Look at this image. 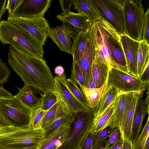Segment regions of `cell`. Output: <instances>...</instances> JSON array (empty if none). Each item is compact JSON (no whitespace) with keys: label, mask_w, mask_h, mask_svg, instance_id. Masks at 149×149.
<instances>
[{"label":"cell","mask_w":149,"mask_h":149,"mask_svg":"<svg viewBox=\"0 0 149 149\" xmlns=\"http://www.w3.org/2000/svg\"><path fill=\"white\" fill-rule=\"evenodd\" d=\"M8 62L24 85L40 90L52 92L54 77L46 61L31 55L19 49L9 46Z\"/></svg>","instance_id":"6da1fadb"},{"label":"cell","mask_w":149,"mask_h":149,"mask_svg":"<svg viewBox=\"0 0 149 149\" xmlns=\"http://www.w3.org/2000/svg\"><path fill=\"white\" fill-rule=\"evenodd\" d=\"M114 27L104 17L91 22L88 29L93 41L95 58L98 65L105 70L109 71L115 68L128 73L127 68L116 62L111 55L108 40Z\"/></svg>","instance_id":"7a4b0ae2"},{"label":"cell","mask_w":149,"mask_h":149,"mask_svg":"<svg viewBox=\"0 0 149 149\" xmlns=\"http://www.w3.org/2000/svg\"><path fill=\"white\" fill-rule=\"evenodd\" d=\"M0 41L29 54L43 58V45L34 37L22 28L7 20L0 21Z\"/></svg>","instance_id":"3957f363"},{"label":"cell","mask_w":149,"mask_h":149,"mask_svg":"<svg viewBox=\"0 0 149 149\" xmlns=\"http://www.w3.org/2000/svg\"><path fill=\"white\" fill-rule=\"evenodd\" d=\"M45 131L31 127L21 128L10 126L0 127V147L21 148L40 145L45 137Z\"/></svg>","instance_id":"277c9868"},{"label":"cell","mask_w":149,"mask_h":149,"mask_svg":"<svg viewBox=\"0 0 149 149\" xmlns=\"http://www.w3.org/2000/svg\"><path fill=\"white\" fill-rule=\"evenodd\" d=\"M32 111L15 96L0 99V113L10 126L21 128L31 127Z\"/></svg>","instance_id":"5b68a950"},{"label":"cell","mask_w":149,"mask_h":149,"mask_svg":"<svg viewBox=\"0 0 149 149\" xmlns=\"http://www.w3.org/2000/svg\"><path fill=\"white\" fill-rule=\"evenodd\" d=\"M123 8L126 35L132 39L142 40L145 12L140 0H125Z\"/></svg>","instance_id":"8992f818"},{"label":"cell","mask_w":149,"mask_h":149,"mask_svg":"<svg viewBox=\"0 0 149 149\" xmlns=\"http://www.w3.org/2000/svg\"><path fill=\"white\" fill-rule=\"evenodd\" d=\"M107 83L117 91V95L130 93H144L149 85L139 78L115 68L109 70Z\"/></svg>","instance_id":"52a82bcc"},{"label":"cell","mask_w":149,"mask_h":149,"mask_svg":"<svg viewBox=\"0 0 149 149\" xmlns=\"http://www.w3.org/2000/svg\"><path fill=\"white\" fill-rule=\"evenodd\" d=\"M94 116L91 108L79 112L74 117L72 130L62 145L57 149H79L93 125Z\"/></svg>","instance_id":"ba28073f"},{"label":"cell","mask_w":149,"mask_h":149,"mask_svg":"<svg viewBox=\"0 0 149 149\" xmlns=\"http://www.w3.org/2000/svg\"><path fill=\"white\" fill-rule=\"evenodd\" d=\"M66 79L65 74L56 76L52 92L74 117L78 112L87 111L91 108L84 105L74 95L67 86Z\"/></svg>","instance_id":"9c48e42d"},{"label":"cell","mask_w":149,"mask_h":149,"mask_svg":"<svg viewBox=\"0 0 149 149\" xmlns=\"http://www.w3.org/2000/svg\"><path fill=\"white\" fill-rule=\"evenodd\" d=\"M7 21L26 30L37 39L43 46L45 45L49 26L48 21L44 17H24L8 16Z\"/></svg>","instance_id":"30bf717a"},{"label":"cell","mask_w":149,"mask_h":149,"mask_svg":"<svg viewBox=\"0 0 149 149\" xmlns=\"http://www.w3.org/2000/svg\"><path fill=\"white\" fill-rule=\"evenodd\" d=\"M125 0H95L104 17L120 35H126L123 8Z\"/></svg>","instance_id":"8fae6325"},{"label":"cell","mask_w":149,"mask_h":149,"mask_svg":"<svg viewBox=\"0 0 149 149\" xmlns=\"http://www.w3.org/2000/svg\"><path fill=\"white\" fill-rule=\"evenodd\" d=\"M78 33L71 26L62 22L54 28L49 27L47 36L61 51L72 55L73 41Z\"/></svg>","instance_id":"7c38bea8"},{"label":"cell","mask_w":149,"mask_h":149,"mask_svg":"<svg viewBox=\"0 0 149 149\" xmlns=\"http://www.w3.org/2000/svg\"><path fill=\"white\" fill-rule=\"evenodd\" d=\"M52 1V0H21L14 16L24 17H43L50 8Z\"/></svg>","instance_id":"4fadbf2b"},{"label":"cell","mask_w":149,"mask_h":149,"mask_svg":"<svg viewBox=\"0 0 149 149\" xmlns=\"http://www.w3.org/2000/svg\"><path fill=\"white\" fill-rule=\"evenodd\" d=\"M120 41L124 52L128 73L138 77L137 58L139 42L126 35H120Z\"/></svg>","instance_id":"5bb4252c"},{"label":"cell","mask_w":149,"mask_h":149,"mask_svg":"<svg viewBox=\"0 0 149 149\" xmlns=\"http://www.w3.org/2000/svg\"><path fill=\"white\" fill-rule=\"evenodd\" d=\"M86 31L87 38L84 50L82 56L77 62L83 75L84 86L88 87L94 59V48L92 37L88 28Z\"/></svg>","instance_id":"9a60e30c"},{"label":"cell","mask_w":149,"mask_h":149,"mask_svg":"<svg viewBox=\"0 0 149 149\" xmlns=\"http://www.w3.org/2000/svg\"><path fill=\"white\" fill-rule=\"evenodd\" d=\"M143 93L126 94L125 107L122 123L123 136L122 139L130 138L135 108L140 96Z\"/></svg>","instance_id":"2e32d148"},{"label":"cell","mask_w":149,"mask_h":149,"mask_svg":"<svg viewBox=\"0 0 149 149\" xmlns=\"http://www.w3.org/2000/svg\"><path fill=\"white\" fill-rule=\"evenodd\" d=\"M70 125H61L45 137L40 144V149H57L61 146L69 135Z\"/></svg>","instance_id":"e0dca14e"},{"label":"cell","mask_w":149,"mask_h":149,"mask_svg":"<svg viewBox=\"0 0 149 149\" xmlns=\"http://www.w3.org/2000/svg\"><path fill=\"white\" fill-rule=\"evenodd\" d=\"M56 17L60 21L71 26L78 32L81 30L86 31L91 22L83 14L70 11L65 13H61Z\"/></svg>","instance_id":"ac0fdd59"},{"label":"cell","mask_w":149,"mask_h":149,"mask_svg":"<svg viewBox=\"0 0 149 149\" xmlns=\"http://www.w3.org/2000/svg\"><path fill=\"white\" fill-rule=\"evenodd\" d=\"M73 5L74 9L86 15L91 21L101 17H104L95 0H73Z\"/></svg>","instance_id":"d6986e66"},{"label":"cell","mask_w":149,"mask_h":149,"mask_svg":"<svg viewBox=\"0 0 149 149\" xmlns=\"http://www.w3.org/2000/svg\"><path fill=\"white\" fill-rule=\"evenodd\" d=\"M143 94L141 95L138 100L134 113L130 137L133 143L139 134L146 114H149L143 98Z\"/></svg>","instance_id":"ffe728a7"},{"label":"cell","mask_w":149,"mask_h":149,"mask_svg":"<svg viewBox=\"0 0 149 149\" xmlns=\"http://www.w3.org/2000/svg\"><path fill=\"white\" fill-rule=\"evenodd\" d=\"M120 34L114 27L110 35L108 44L111 56L117 63L126 67V60L120 41Z\"/></svg>","instance_id":"44dd1931"},{"label":"cell","mask_w":149,"mask_h":149,"mask_svg":"<svg viewBox=\"0 0 149 149\" xmlns=\"http://www.w3.org/2000/svg\"><path fill=\"white\" fill-rule=\"evenodd\" d=\"M117 95V93L111 86L107 84L105 87L97 105L91 109L96 120Z\"/></svg>","instance_id":"7402d4cb"},{"label":"cell","mask_w":149,"mask_h":149,"mask_svg":"<svg viewBox=\"0 0 149 149\" xmlns=\"http://www.w3.org/2000/svg\"><path fill=\"white\" fill-rule=\"evenodd\" d=\"M17 88L19 92L15 96L24 105L32 110L40 107V99L36 96L29 86L24 85L21 88Z\"/></svg>","instance_id":"603a6c76"},{"label":"cell","mask_w":149,"mask_h":149,"mask_svg":"<svg viewBox=\"0 0 149 149\" xmlns=\"http://www.w3.org/2000/svg\"><path fill=\"white\" fill-rule=\"evenodd\" d=\"M116 97L99 118L93 121L91 127L93 134H97L112 122Z\"/></svg>","instance_id":"cb8c5ba5"},{"label":"cell","mask_w":149,"mask_h":149,"mask_svg":"<svg viewBox=\"0 0 149 149\" xmlns=\"http://www.w3.org/2000/svg\"><path fill=\"white\" fill-rule=\"evenodd\" d=\"M126 95V94H123L116 96L113 113V120L110 124L113 129H119L121 132V139L123 136L122 123Z\"/></svg>","instance_id":"d4e9b609"},{"label":"cell","mask_w":149,"mask_h":149,"mask_svg":"<svg viewBox=\"0 0 149 149\" xmlns=\"http://www.w3.org/2000/svg\"><path fill=\"white\" fill-rule=\"evenodd\" d=\"M107 84V79L104 84L99 88H91L83 85L79 86L85 97L89 107L93 109L97 105L103 91Z\"/></svg>","instance_id":"484cf974"},{"label":"cell","mask_w":149,"mask_h":149,"mask_svg":"<svg viewBox=\"0 0 149 149\" xmlns=\"http://www.w3.org/2000/svg\"><path fill=\"white\" fill-rule=\"evenodd\" d=\"M149 44L145 40L139 42L137 54V76L139 77L147 64L149 62Z\"/></svg>","instance_id":"4316f807"},{"label":"cell","mask_w":149,"mask_h":149,"mask_svg":"<svg viewBox=\"0 0 149 149\" xmlns=\"http://www.w3.org/2000/svg\"><path fill=\"white\" fill-rule=\"evenodd\" d=\"M87 38L86 31L81 30L78 32L73 41L72 55L74 56L76 61L82 56Z\"/></svg>","instance_id":"83f0119b"},{"label":"cell","mask_w":149,"mask_h":149,"mask_svg":"<svg viewBox=\"0 0 149 149\" xmlns=\"http://www.w3.org/2000/svg\"><path fill=\"white\" fill-rule=\"evenodd\" d=\"M108 73L109 71L103 69L98 65L94 57L92 65L91 75L96 88H100L104 84L107 79Z\"/></svg>","instance_id":"f1b7e54d"},{"label":"cell","mask_w":149,"mask_h":149,"mask_svg":"<svg viewBox=\"0 0 149 149\" xmlns=\"http://www.w3.org/2000/svg\"><path fill=\"white\" fill-rule=\"evenodd\" d=\"M68 88L74 95L86 107H90L83 93L77 86L76 82L71 78L66 79Z\"/></svg>","instance_id":"f546056e"},{"label":"cell","mask_w":149,"mask_h":149,"mask_svg":"<svg viewBox=\"0 0 149 149\" xmlns=\"http://www.w3.org/2000/svg\"><path fill=\"white\" fill-rule=\"evenodd\" d=\"M149 136V116L142 130L133 143L134 149H143L148 137Z\"/></svg>","instance_id":"4dcf8cb0"},{"label":"cell","mask_w":149,"mask_h":149,"mask_svg":"<svg viewBox=\"0 0 149 149\" xmlns=\"http://www.w3.org/2000/svg\"><path fill=\"white\" fill-rule=\"evenodd\" d=\"M40 99L39 108L46 111L49 110L57 101L56 96L52 92L44 93Z\"/></svg>","instance_id":"1f68e13d"},{"label":"cell","mask_w":149,"mask_h":149,"mask_svg":"<svg viewBox=\"0 0 149 149\" xmlns=\"http://www.w3.org/2000/svg\"><path fill=\"white\" fill-rule=\"evenodd\" d=\"M57 102L48 110L44 117L41 125V128L46 131L52 125L56 117Z\"/></svg>","instance_id":"d6a6232c"},{"label":"cell","mask_w":149,"mask_h":149,"mask_svg":"<svg viewBox=\"0 0 149 149\" xmlns=\"http://www.w3.org/2000/svg\"><path fill=\"white\" fill-rule=\"evenodd\" d=\"M47 111L39 108L33 110L31 127L35 129L41 128L43 119Z\"/></svg>","instance_id":"836d02e7"},{"label":"cell","mask_w":149,"mask_h":149,"mask_svg":"<svg viewBox=\"0 0 149 149\" xmlns=\"http://www.w3.org/2000/svg\"><path fill=\"white\" fill-rule=\"evenodd\" d=\"M71 74L70 78L75 81L79 86H84L83 75L73 55Z\"/></svg>","instance_id":"e575fe53"},{"label":"cell","mask_w":149,"mask_h":149,"mask_svg":"<svg viewBox=\"0 0 149 149\" xmlns=\"http://www.w3.org/2000/svg\"><path fill=\"white\" fill-rule=\"evenodd\" d=\"M113 128L110 124L97 134H93L92 148L100 141L109 137Z\"/></svg>","instance_id":"d590c367"},{"label":"cell","mask_w":149,"mask_h":149,"mask_svg":"<svg viewBox=\"0 0 149 149\" xmlns=\"http://www.w3.org/2000/svg\"><path fill=\"white\" fill-rule=\"evenodd\" d=\"M10 73L6 63L0 58V85H2L8 81Z\"/></svg>","instance_id":"8d00e7d4"},{"label":"cell","mask_w":149,"mask_h":149,"mask_svg":"<svg viewBox=\"0 0 149 149\" xmlns=\"http://www.w3.org/2000/svg\"><path fill=\"white\" fill-rule=\"evenodd\" d=\"M93 133L91 127L80 146L79 149H93L92 142Z\"/></svg>","instance_id":"74e56055"},{"label":"cell","mask_w":149,"mask_h":149,"mask_svg":"<svg viewBox=\"0 0 149 149\" xmlns=\"http://www.w3.org/2000/svg\"><path fill=\"white\" fill-rule=\"evenodd\" d=\"M121 138V135L120 130L117 128H114L109 137V139L107 140L106 144L107 148L116 143Z\"/></svg>","instance_id":"f35d334b"},{"label":"cell","mask_w":149,"mask_h":149,"mask_svg":"<svg viewBox=\"0 0 149 149\" xmlns=\"http://www.w3.org/2000/svg\"><path fill=\"white\" fill-rule=\"evenodd\" d=\"M21 0H7L6 7L8 13V16H13L15 11L20 3Z\"/></svg>","instance_id":"ab89813d"},{"label":"cell","mask_w":149,"mask_h":149,"mask_svg":"<svg viewBox=\"0 0 149 149\" xmlns=\"http://www.w3.org/2000/svg\"><path fill=\"white\" fill-rule=\"evenodd\" d=\"M149 9L148 8L145 12V22L144 26L143 40H146L149 44Z\"/></svg>","instance_id":"60d3db41"},{"label":"cell","mask_w":149,"mask_h":149,"mask_svg":"<svg viewBox=\"0 0 149 149\" xmlns=\"http://www.w3.org/2000/svg\"><path fill=\"white\" fill-rule=\"evenodd\" d=\"M59 1L62 9V13H65L70 11V7L73 5V0H60Z\"/></svg>","instance_id":"b9f144b4"},{"label":"cell","mask_w":149,"mask_h":149,"mask_svg":"<svg viewBox=\"0 0 149 149\" xmlns=\"http://www.w3.org/2000/svg\"><path fill=\"white\" fill-rule=\"evenodd\" d=\"M149 62L145 66L141 74L139 77L143 82L149 84Z\"/></svg>","instance_id":"7bdbcfd3"},{"label":"cell","mask_w":149,"mask_h":149,"mask_svg":"<svg viewBox=\"0 0 149 149\" xmlns=\"http://www.w3.org/2000/svg\"><path fill=\"white\" fill-rule=\"evenodd\" d=\"M121 149H134L133 143L130 138L124 137L122 139Z\"/></svg>","instance_id":"ee69618b"},{"label":"cell","mask_w":149,"mask_h":149,"mask_svg":"<svg viewBox=\"0 0 149 149\" xmlns=\"http://www.w3.org/2000/svg\"><path fill=\"white\" fill-rule=\"evenodd\" d=\"M14 96L12 93L5 89L2 85H0V99L11 98Z\"/></svg>","instance_id":"f6af8a7d"},{"label":"cell","mask_w":149,"mask_h":149,"mask_svg":"<svg viewBox=\"0 0 149 149\" xmlns=\"http://www.w3.org/2000/svg\"><path fill=\"white\" fill-rule=\"evenodd\" d=\"M7 1L6 0H0V21L3 15L6 12Z\"/></svg>","instance_id":"bcb514c9"},{"label":"cell","mask_w":149,"mask_h":149,"mask_svg":"<svg viewBox=\"0 0 149 149\" xmlns=\"http://www.w3.org/2000/svg\"><path fill=\"white\" fill-rule=\"evenodd\" d=\"M107 140L104 139L97 143L93 149H107L106 146Z\"/></svg>","instance_id":"7dc6e473"},{"label":"cell","mask_w":149,"mask_h":149,"mask_svg":"<svg viewBox=\"0 0 149 149\" xmlns=\"http://www.w3.org/2000/svg\"><path fill=\"white\" fill-rule=\"evenodd\" d=\"M122 139L121 138L118 141L113 144L111 146L108 147V149H121Z\"/></svg>","instance_id":"c3c4849f"},{"label":"cell","mask_w":149,"mask_h":149,"mask_svg":"<svg viewBox=\"0 0 149 149\" xmlns=\"http://www.w3.org/2000/svg\"><path fill=\"white\" fill-rule=\"evenodd\" d=\"M54 72L57 76H61L65 74L64 69L62 66L58 65L55 68Z\"/></svg>","instance_id":"681fc988"},{"label":"cell","mask_w":149,"mask_h":149,"mask_svg":"<svg viewBox=\"0 0 149 149\" xmlns=\"http://www.w3.org/2000/svg\"><path fill=\"white\" fill-rule=\"evenodd\" d=\"M0 149H40L39 145L36 144L21 148H12L0 147Z\"/></svg>","instance_id":"f907efd6"},{"label":"cell","mask_w":149,"mask_h":149,"mask_svg":"<svg viewBox=\"0 0 149 149\" xmlns=\"http://www.w3.org/2000/svg\"><path fill=\"white\" fill-rule=\"evenodd\" d=\"M10 125L3 117L0 113V126L1 127L10 126Z\"/></svg>","instance_id":"816d5d0a"},{"label":"cell","mask_w":149,"mask_h":149,"mask_svg":"<svg viewBox=\"0 0 149 149\" xmlns=\"http://www.w3.org/2000/svg\"><path fill=\"white\" fill-rule=\"evenodd\" d=\"M88 88H96V86L91 75L89 79Z\"/></svg>","instance_id":"f5cc1de1"},{"label":"cell","mask_w":149,"mask_h":149,"mask_svg":"<svg viewBox=\"0 0 149 149\" xmlns=\"http://www.w3.org/2000/svg\"><path fill=\"white\" fill-rule=\"evenodd\" d=\"M147 91L146 92V97L145 100H144V101L145 102L146 105L147 110H148V111H149V87L148 88H147Z\"/></svg>","instance_id":"db71d44e"},{"label":"cell","mask_w":149,"mask_h":149,"mask_svg":"<svg viewBox=\"0 0 149 149\" xmlns=\"http://www.w3.org/2000/svg\"><path fill=\"white\" fill-rule=\"evenodd\" d=\"M143 149H149V136L147 139Z\"/></svg>","instance_id":"11a10c76"},{"label":"cell","mask_w":149,"mask_h":149,"mask_svg":"<svg viewBox=\"0 0 149 149\" xmlns=\"http://www.w3.org/2000/svg\"></svg>","instance_id":"9f6ffc18"},{"label":"cell","mask_w":149,"mask_h":149,"mask_svg":"<svg viewBox=\"0 0 149 149\" xmlns=\"http://www.w3.org/2000/svg\"></svg>","instance_id":"6f0895ef"}]
</instances>
